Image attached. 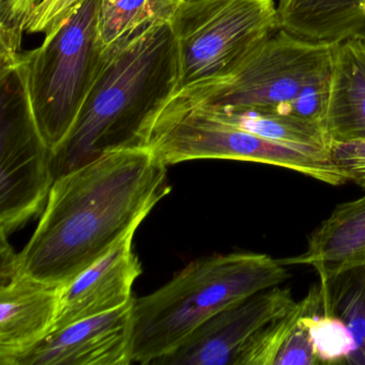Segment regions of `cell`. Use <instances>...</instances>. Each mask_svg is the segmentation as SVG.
Masks as SVG:
<instances>
[{"label":"cell","mask_w":365,"mask_h":365,"mask_svg":"<svg viewBox=\"0 0 365 365\" xmlns=\"http://www.w3.org/2000/svg\"><path fill=\"white\" fill-rule=\"evenodd\" d=\"M318 307L301 317L313 341L320 363H346L354 349V339L341 318L317 313Z\"/></svg>","instance_id":"20"},{"label":"cell","mask_w":365,"mask_h":365,"mask_svg":"<svg viewBox=\"0 0 365 365\" xmlns=\"http://www.w3.org/2000/svg\"><path fill=\"white\" fill-rule=\"evenodd\" d=\"M319 363L311 335L300 318L298 326L277 354L274 365H316Z\"/></svg>","instance_id":"23"},{"label":"cell","mask_w":365,"mask_h":365,"mask_svg":"<svg viewBox=\"0 0 365 365\" xmlns=\"http://www.w3.org/2000/svg\"><path fill=\"white\" fill-rule=\"evenodd\" d=\"M182 0H113L101 3L98 46L110 53L127 46L155 25L170 23Z\"/></svg>","instance_id":"16"},{"label":"cell","mask_w":365,"mask_h":365,"mask_svg":"<svg viewBox=\"0 0 365 365\" xmlns=\"http://www.w3.org/2000/svg\"><path fill=\"white\" fill-rule=\"evenodd\" d=\"M289 277L282 260L252 252L200 258L155 292L133 299L132 362L153 364L230 305Z\"/></svg>","instance_id":"3"},{"label":"cell","mask_w":365,"mask_h":365,"mask_svg":"<svg viewBox=\"0 0 365 365\" xmlns=\"http://www.w3.org/2000/svg\"><path fill=\"white\" fill-rule=\"evenodd\" d=\"M54 180L53 151L31 110L22 52L1 58L0 234L9 236L41 211Z\"/></svg>","instance_id":"8"},{"label":"cell","mask_w":365,"mask_h":365,"mask_svg":"<svg viewBox=\"0 0 365 365\" xmlns=\"http://www.w3.org/2000/svg\"><path fill=\"white\" fill-rule=\"evenodd\" d=\"M205 106L221 120L262 138L328 149L330 147L324 128L312 121L256 108Z\"/></svg>","instance_id":"18"},{"label":"cell","mask_w":365,"mask_h":365,"mask_svg":"<svg viewBox=\"0 0 365 365\" xmlns=\"http://www.w3.org/2000/svg\"><path fill=\"white\" fill-rule=\"evenodd\" d=\"M324 130L331 143L365 140V40L334 42Z\"/></svg>","instance_id":"13"},{"label":"cell","mask_w":365,"mask_h":365,"mask_svg":"<svg viewBox=\"0 0 365 365\" xmlns=\"http://www.w3.org/2000/svg\"><path fill=\"white\" fill-rule=\"evenodd\" d=\"M282 262L313 267L319 277L365 266V195L337 205L309 235L307 250Z\"/></svg>","instance_id":"14"},{"label":"cell","mask_w":365,"mask_h":365,"mask_svg":"<svg viewBox=\"0 0 365 365\" xmlns=\"http://www.w3.org/2000/svg\"><path fill=\"white\" fill-rule=\"evenodd\" d=\"M63 286L22 270L0 282V364H14L52 332Z\"/></svg>","instance_id":"12"},{"label":"cell","mask_w":365,"mask_h":365,"mask_svg":"<svg viewBox=\"0 0 365 365\" xmlns=\"http://www.w3.org/2000/svg\"><path fill=\"white\" fill-rule=\"evenodd\" d=\"M85 0H41L27 16L25 31L44 34L46 37H48Z\"/></svg>","instance_id":"21"},{"label":"cell","mask_w":365,"mask_h":365,"mask_svg":"<svg viewBox=\"0 0 365 365\" xmlns=\"http://www.w3.org/2000/svg\"><path fill=\"white\" fill-rule=\"evenodd\" d=\"M148 148L166 166L194 160H232L286 168L334 187L348 181L328 148L262 138L221 120L205 106H163Z\"/></svg>","instance_id":"5"},{"label":"cell","mask_w":365,"mask_h":365,"mask_svg":"<svg viewBox=\"0 0 365 365\" xmlns=\"http://www.w3.org/2000/svg\"><path fill=\"white\" fill-rule=\"evenodd\" d=\"M149 148L106 153L57 177L39 224L19 253L23 272L66 285L110 252L170 192Z\"/></svg>","instance_id":"1"},{"label":"cell","mask_w":365,"mask_h":365,"mask_svg":"<svg viewBox=\"0 0 365 365\" xmlns=\"http://www.w3.org/2000/svg\"><path fill=\"white\" fill-rule=\"evenodd\" d=\"M333 46L279 29L227 76L187 85L164 106L256 108L324 128Z\"/></svg>","instance_id":"4"},{"label":"cell","mask_w":365,"mask_h":365,"mask_svg":"<svg viewBox=\"0 0 365 365\" xmlns=\"http://www.w3.org/2000/svg\"><path fill=\"white\" fill-rule=\"evenodd\" d=\"M178 85V48L170 23L102 53L78 118L53 151L55 179L106 153L148 148L155 118Z\"/></svg>","instance_id":"2"},{"label":"cell","mask_w":365,"mask_h":365,"mask_svg":"<svg viewBox=\"0 0 365 365\" xmlns=\"http://www.w3.org/2000/svg\"><path fill=\"white\" fill-rule=\"evenodd\" d=\"M317 313L341 318L351 332L354 349L347 364L365 365V266L319 277Z\"/></svg>","instance_id":"17"},{"label":"cell","mask_w":365,"mask_h":365,"mask_svg":"<svg viewBox=\"0 0 365 365\" xmlns=\"http://www.w3.org/2000/svg\"><path fill=\"white\" fill-rule=\"evenodd\" d=\"M100 7L101 0H85L39 48L22 53L31 110L52 151L73 127L101 65Z\"/></svg>","instance_id":"6"},{"label":"cell","mask_w":365,"mask_h":365,"mask_svg":"<svg viewBox=\"0 0 365 365\" xmlns=\"http://www.w3.org/2000/svg\"><path fill=\"white\" fill-rule=\"evenodd\" d=\"M110 1H113V0H101L102 4L110 3Z\"/></svg>","instance_id":"24"},{"label":"cell","mask_w":365,"mask_h":365,"mask_svg":"<svg viewBox=\"0 0 365 365\" xmlns=\"http://www.w3.org/2000/svg\"><path fill=\"white\" fill-rule=\"evenodd\" d=\"M133 300L53 331L12 365H128L132 362Z\"/></svg>","instance_id":"10"},{"label":"cell","mask_w":365,"mask_h":365,"mask_svg":"<svg viewBox=\"0 0 365 365\" xmlns=\"http://www.w3.org/2000/svg\"><path fill=\"white\" fill-rule=\"evenodd\" d=\"M279 29L314 41L365 40V0H279Z\"/></svg>","instance_id":"15"},{"label":"cell","mask_w":365,"mask_h":365,"mask_svg":"<svg viewBox=\"0 0 365 365\" xmlns=\"http://www.w3.org/2000/svg\"><path fill=\"white\" fill-rule=\"evenodd\" d=\"M317 285H313L302 300L290 311L262 327L247 344L235 365H274L275 359L304 314L318 307Z\"/></svg>","instance_id":"19"},{"label":"cell","mask_w":365,"mask_h":365,"mask_svg":"<svg viewBox=\"0 0 365 365\" xmlns=\"http://www.w3.org/2000/svg\"><path fill=\"white\" fill-rule=\"evenodd\" d=\"M170 25L178 48V89L227 76L281 29L273 0H182Z\"/></svg>","instance_id":"7"},{"label":"cell","mask_w":365,"mask_h":365,"mask_svg":"<svg viewBox=\"0 0 365 365\" xmlns=\"http://www.w3.org/2000/svg\"><path fill=\"white\" fill-rule=\"evenodd\" d=\"M329 153L347 180L365 191V140L331 143Z\"/></svg>","instance_id":"22"},{"label":"cell","mask_w":365,"mask_h":365,"mask_svg":"<svg viewBox=\"0 0 365 365\" xmlns=\"http://www.w3.org/2000/svg\"><path fill=\"white\" fill-rule=\"evenodd\" d=\"M296 302L292 290L279 285L257 292L209 318L176 349L153 364L235 365L252 337Z\"/></svg>","instance_id":"9"},{"label":"cell","mask_w":365,"mask_h":365,"mask_svg":"<svg viewBox=\"0 0 365 365\" xmlns=\"http://www.w3.org/2000/svg\"><path fill=\"white\" fill-rule=\"evenodd\" d=\"M135 232L125 235L103 257L63 286L52 332L133 300L132 287L143 271L132 249Z\"/></svg>","instance_id":"11"}]
</instances>
